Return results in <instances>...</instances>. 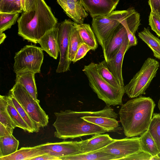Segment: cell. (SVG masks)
I'll use <instances>...</instances> for the list:
<instances>
[{"instance_id": "9c48e42d", "label": "cell", "mask_w": 160, "mask_h": 160, "mask_svg": "<svg viewBox=\"0 0 160 160\" xmlns=\"http://www.w3.org/2000/svg\"><path fill=\"white\" fill-rule=\"evenodd\" d=\"M139 137L114 139L110 144L97 151L110 154L115 160H123L127 157L140 151Z\"/></svg>"}, {"instance_id": "8d00e7d4", "label": "cell", "mask_w": 160, "mask_h": 160, "mask_svg": "<svg viewBox=\"0 0 160 160\" xmlns=\"http://www.w3.org/2000/svg\"><path fill=\"white\" fill-rule=\"evenodd\" d=\"M15 0H2L0 1V12H14Z\"/></svg>"}, {"instance_id": "5bb4252c", "label": "cell", "mask_w": 160, "mask_h": 160, "mask_svg": "<svg viewBox=\"0 0 160 160\" xmlns=\"http://www.w3.org/2000/svg\"><path fill=\"white\" fill-rule=\"evenodd\" d=\"M66 14L77 24L83 23L88 14L80 0H57Z\"/></svg>"}, {"instance_id": "5b68a950", "label": "cell", "mask_w": 160, "mask_h": 160, "mask_svg": "<svg viewBox=\"0 0 160 160\" xmlns=\"http://www.w3.org/2000/svg\"><path fill=\"white\" fill-rule=\"evenodd\" d=\"M159 66V62L156 59L148 58L140 70L124 86L125 92L128 96L134 98L145 94L146 90L156 76Z\"/></svg>"}, {"instance_id": "7a4b0ae2", "label": "cell", "mask_w": 160, "mask_h": 160, "mask_svg": "<svg viewBox=\"0 0 160 160\" xmlns=\"http://www.w3.org/2000/svg\"><path fill=\"white\" fill-rule=\"evenodd\" d=\"M155 104L149 97L139 96L121 105L119 112L124 133L128 138L141 135L149 127Z\"/></svg>"}, {"instance_id": "d4e9b609", "label": "cell", "mask_w": 160, "mask_h": 160, "mask_svg": "<svg viewBox=\"0 0 160 160\" xmlns=\"http://www.w3.org/2000/svg\"><path fill=\"white\" fill-rule=\"evenodd\" d=\"M19 145V141L12 134L0 137V158L16 152Z\"/></svg>"}, {"instance_id": "f1b7e54d", "label": "cell", "mask_w": 160, "mask_h": 160, "mask_svg": "<svg viewBox=\"0 0 160 160\" xmlns=\"http://www.w3.org/2000/svg\"><path fill=\"white\" fill-rule=\"evenodd\" d=\"M98 71L102 78L113 87L117 88H123L108 69L106 61L99 62L96 64Z\"/></svg>"}, {"instance_id": "7bdbcfd3", "label": "cell", "mask_w": 160, "mask_h": 160, "mask_svg": "<svg viewBox=\"0 0 160 160\" xmlns=\"http://www.w3.org/2000/svg\"><path fill=\"white\" fill-rule=\"evenodd\" d=\"M158 108L160 111V98L159 99V100L158 103Z\"/></svg>"}, {"instance_id": "60d3db41", "label": "cell", "mask_w": 160, "mask_h": 160, "mask_svg": "<svg viewBox=\"0 0 160 160\" xmlns=\"http://www.w3.org/2000/svg\"><path fill=\"white\" fill-rule=\"evenodd\" d=\"M36 0H24V8L23 12L29 10L33 8Z\"/></svg>"}, {"instance_id": "1f68e13d", "label": "cell", "mask_w": 160, "mask_h": 160, "mask_svg": "<svg viewBox=\"0 0 160 160\" xmlns=\"http://www.w3.org/2000/svg\"><path fill=\"white\" fill-rule=\"evenodd\" d=\"M19 13L17 12H0V33L10 28L15 23Z\"/></svg>"}, {"instance_id": "ee69618b", "label": "cell", "mask_w": 160, "mask_h": 160, "mask_svg": "<svg viewBox=\"0 0 160 160\" xmlns=\"http://www.w3.org/2000/svg\"><path fill=\"white\" fill-rule=\"evenodd\" d=\"M158 157L160 158V152L159 153L158 155Z\"/></svg>"}, {"instance_id": "2e32d148", "label": "cell", "mask_w": 160, "mask_h": 160, "mask_svg": "<svg viewBox=\"0 0 160 160\" xmlns=\"http://www.w3.org/2000/svg\"><path fill=\"white\" fill-rule=\"evenodd\" d=\"M114 139L108 134L94 135L91 138L78 141L82 153L100 149L111 143Z\"/></svg>"}, {"instance_id": "cb8c5ba5", "label": "cell", "mask_w": 160, "mask_h": 160, "mask_svg": "<svg viewBox=\"0 0 160 160\" xmlns=\"http://www.w3.org/2000/svg\"><path fill=\"white\" fill-rule=\"evenodd\" d=\"M138 36L152 50L153 56L160 59V39L151 33L148 28H145L138 32Z\"/></svg>"}, {"instance_id": "74e56055", "label": "cell", "mask_w": 160, "mask_h": 160, "mask_svg": "<svg viewBox=\"0 0 160 160\" xmlns=\"http://www.w3.org/2000/svg\"><path fill=\"white\" fill-rule=\"evenodd\" d=\"M148 4L151 12L156 13L160 17V0H149Z\"/></svg>"}, {"instance_id": "30bf717a", "label": "cell", "mask_w": 160, "mask_h": 160, "mask_svg": "<svg viewBox=\"0 0 160 160\" xmlns=\"http://www.w3.org/2000/svg\"><path fill=\"white\" fill-rule=\"evenodd\" d=\"M70 20L65 19L58 26V43L60 58L57 73L63 72L69 70L71 63L68 58L69 42L73 23Z\"/></svg>"}, {"instance_id": "3957f363", "label": "cell", "mask_w": 160, "mask_h": 160, "mask_svg": "<svg viewBox=\"0 0 160 160\" xmlns=\"http://www.w3.org/2000/svg\"><path fill=\"white\" fill-rule=\"evenodd\" d=\"M17 22L18 35L36 44L47 32L56 27L57 19L44 0H36L33 8L23 12Z\"/></svg>"}, {"instance_id": "83f0119b", "label": "cell", "mask_w": 160, "mask_h": 160, "mask_svg": "<svg viewBox=\"0 0 160 160\" xmlns=\"http://www.w3.org/2000/svg\"><path fill=\"white\" fill-rule=\"evenodd\" d=\"M84 42L74 22L72 28L68 48V58L70 62H73L78 48Z\"/></svg>"}, {"instance_id": "4dcf8cb0", "label": "cell", "mask_w": 160, "mask_h": 160, "mask_svg": "<svg viewBox=\"0 0 160 160\" xmlns=\"http://www.w3.org/2000/svg\"><path fill=\"white\" fill-rule=\"evenodd\" d=\"M8 95L10 97L14 107L19 114L31 130L33 132H38L40 128V127L32 119L16 99L12 95L9 94Z\"/></svg>"}, {"instance_id": "d6986e66", "label": "cell", "mask_w": 160, "mask_h": 160, "mask_svg": "<svg viewBox=\"0 0 160 160\" xmlns=\"http://www.w3.org/2000/svg\"><path fill=\"white\" fill-rule=\"evenodd\" d=\"M46 153L39 149L38 145L33 147H22L16 152L6 156L0 158V160H32Z\"/></svg>"}, {"instance_id": "ba28073f", "label": "cell", "mask_w": 160, "mask_h": 160, "mask_svg": "<svg viewBox=\"0 0 160 160\" xmlns=\"http://www.w3.org/2000/svg\"><path fill=\"white\" fill-rule=\"evenodd\" d=\"M43 57L41 48L32 44L27 45L15 53L14 72L16 74L25 72L39 73Z\"/></svg>"}, {"instance_id": "e575fe53", "label": "cell", "mask_w": 160, "mask_h": 160, "mask_svg": "<svg viewBox=\"0 0 160 160\" xmlns=\"http://www.w3.org/2000/svg\"><path fill=\"white\" fill-rule=\"evenodd\" d=\"M152 157L149 154L140 150L127 157L123 160H152Z\"/></svg>"}, {"instance_id": "8fae6325", "label": "cell", "mask_w": 160, "mask_h": 160, "mask_svg": "<svg viewBox=\"0 0 160 160\" xmlns=\"http://www.w3.org/2000/svg\"><path fill=\"white\" fill-rule=\"evenodd\" d=\"M38 146L46 153L59 158L82 153L78 141L48 142Z\"/></svg>"}, {"instance_id": "44dd1931", "label": "cell", "mask_w": 160, "mask_h": 160, "mask_svg": "<svg viewBox=\"0 0 160 160\" xmlns=\"http://www.w3.org/2000/svg\"><path fill=\"white\" fill-rule=\"evenodd\" d=\"M82 118L88 122L103 128L108 132H115L119 130L118 122L114 118L100 116H87Z\"/></svg>"}, {"instance_id": "836d02e7", "label": "cell", "mask_w": 160, "mask_h": 160, "mask_svg": "<svg viewBox=\"0 0 160 160\" xmlns=\"http://www.w3.org/2000/svg\"><path fill=\"white\" fill-rule=\"evenodd\" d=\"M0 123L5 126L13 129L17 127L8 112L7 109L4 111L0 110Z\"/></svg>"}, {"instance_id": "4fadbf2b", "label": "cell", "mask_w": 160, "mask_h": 160, "mask_svg": "<svg viewBox=\"0 0 160 160\" xmlns=\"http://www.w3.org/2000/svg\"><path fill=\"white\" fill-rule=\"evenodd\" d=\"M85 10L92 18L108 15L116 8L120 0H80Z\"/></svg>"}, {"instance_id": "d590c367", "label": "cell", "mask_w": 160, "mask_h": 160, "mask_svg": "<svg viewBox=\"0 0 160 160\" xmlns=\"http://www.w3.org/2000/svg\"><path fill=\"white\" fill-rule=\"evenodd\" d=\"M92 50L91 48L85 43H82L78 48L73 62L75 63L84 58L87 52Z\"/></svg>"}, {"instance_id": "ffe728a7", "label": "cell", "mask_w": 160, "mask_h": 160, "mask_svg": "<svg viewBox=\"0 0 160 160\" xmlns=\"http://www.w3.org/2000/svg\"><path fill=\"white\" fill-rule=\"evenodd\" d=\"M35 74L31 72H25L16 73V83L22 85L36 101L37 99L38 92L34 77Z\"/></svg>"}, {"instance_id": "52a82bcc", "label": "cell", "mask_w": 160, "mask_h": 160, "mask_svg": "<svg viewBox=\"0 0 160 160\" xmlns=\"http://www.w3.org/2000/svg\"><path fill=\"white\" fill-rule=\"evenodd\" d=\"M8 94L16 99L40 127L43 128L48 125V116L40 106L39 100H35L22 85L15 83Z\"/></svg>"}, {"instance_id": "7c38bea8", "label": "cell", "mask_w": 160, "mask_h": 160, "mask_svg": "<svg viewBox=\"0 0 160 160\" xmlns=\"http://www.w3.org/2000/svg\"><path fill=\"white\" fill-rule=\"evenodd\" d=\"M128 38L126 30L120 23L102 48L106 62L109 61L117 53Z\"/></svg>"}, {"instance_id": "b9f144b4", "label": "cell", "mask_w": 160, "mask_h": 160, "mask_svg": "<svg viewBox=\"0 0 160 160\" xmlns=\"http://www.w3.org/2000/svg\"><path fill=\"white\" fill-rule=\"evenodd\" d=\"M6 37V35L3 32L0 33V44H1L4 41Z\"/></svg>"}, {"instance_id": "f35d334b", "label": "cell", "mask_w": 160, "mask_h": 160, "mask_svg": "<svg viewBox=\"0 0 160 160\" xmlns=\"http://www.w3.org/2000/svg\"><path fill=\"white\" fill-rule=\"evenodd\" d=\"M13 129L5 126L0 123V137L12 135Z\"/></svg>"}, {"instance_id": "6da1fadb", "label": "cell", "mask_w": 160, "mask_h": 160, "mask_svg": "<svg viewBox=\"0 0 160 160\" xmlns=\"http://www.w3.org/2000/svg\"><path fill=\"white\" fill-rule=\"evenodd\" d=\"M56 119L52 124L56 131L55 137L66 140L82 136L103 134L108 132L105 129L88 122L84 116H103L117 118L118 114L110 106L106 105L102 109L96 111L78 112L71 110L54 113Z\"/></svg>"}, {"instance_id": "4316f807", "label": "cell", "mask_w": 160, "mask_h": 160, "mask_svg": "<svg viewBox=\"0 0 160 160\" xmlns=\"http://www.w3.org/2000/svg\"><path fill=\"white\" fill-rule=\"evenodd\" d=\"M7 111L16 127L29 132H33L14 107L9 95L7 96Z\"/></svg>"}, {"instance_id": "f546056e", "label": "cell", "mask_w": 160, "mask_h": 160, "mask_svg": "<svg viewBox=\"0 0 160 160\" xmlns=\"http://www.w3.org/2000/svg\"><path fill=\"white\" fill-rule=\"evenodd\" d=\"M160 152V113H155L153 116L148 129Z\"/></svg>"}, {"instance_id": "e0dca14e", "label": "cell", "mask_w": 160, "mask_h": 160, "mask_svg": "<svg viewBox=\"0 0 160 160\" xmlns=\"http://www.w3.org/2000/svg\"><path fill=\"white\" fill-rule=\"evenodd\" d=\"M58 27H55L47 32L41 38L38 43L43 51L57 59L59 52L58 43Z\"/></svg>"}, {"instance_id": "ac0fdd59", "label": "cell", "mask_w": 160, "mask_h": 160, "mask_svg": "<svg viewBox=\"0 0 160 160\" xmlns=\"http://www.w3.org/2000/svg\"><path fill=\"white\" fill-rule=\"evenodd\" d=\"M125 28L128 34V48L136 46L138 43L137 38L135 33L140 25V15L134 9L132 12L125 18L120 21Z\"/></svg>"}, {"instance_id": "9a60e30c", "label": "cell", "mask_w": 160, "mask_h": 160, "mask_svg": "<svg viewBox=\"0 0 160 160\" xmlns=\"http://www.w3.org/2000/svg\"><path fill=\"white\" fill-rule=\"evenodd\" d=\"M128 38L117 53L109 61L106 62L108 69L122 87H124V85L122 75V64L124 55L128 50Z\"/></svg>"}, {"instance_id": "8992f818", "label": "cell", "mask_w": 160, "mask_h": 160, "mask_svg": "<svg viewBox=\"0 0 160 160\" xmlns=\"http://www.w3.org/2000/svg\"><path fill=\"white\" fill-rule=\"evenodd\" d=\"M134 9L113 11L108 15L92 18V28L99 44L102 48L120 24V21L128 16Z\"/></svg>"}, {"instance_id": "484cf974", "label": "cell", "mask_w": 160, "mask_h": 160, "mask_svg": "<svg viewBox=\"0 0 160 160\" xmlns=\"http://www.w3.org/2000/svg\"><path fill=\"white\" fill-rule=\"evenodd\" d=\"M139 142L141 151L149 154L152 157L159 153L157 146L148 130L140 135Z\"/></svg>"}, {"instance_id": "7402d4cb", "label": "cell", "mask_w": 160, "mask_h": 160, "mask_svg": "<svg viewBox=\"0 0 160 160\" xmlns=\"http://www.w3.org/2000/svg\"><path fill=\"white\" fill-rule=\"evenodd\" d=\"M59 158L60 160H115V158L113 156L103 152L97 151L63 156Z\"/></svg>"}, {"instance_id": "ab89813d", "label": "cell", "mask_w": 160, "mask_h": 160, "mask_svg": "<svg viewBox=\"0 0 160 160\" xmlns=\"http://www.w3.org/2000/svg\"><path fill=\"white\" fill-rule=\"evenodd\" d=\"M32 160H60L59 158L52 156L46 153L32 158Z\"/></svg>"}, {"instance_id": "603a6c76", "label": "cell", "mask_w": 160, "mask_h": 160, "mask_svg": "<svg viewBox=\"0 0 160 160\" xmlns=\"http://www.w3.org/2000/svg\"><path fill=\"white\" fill-rule=\"evenodd\" d=\"M74 24L83 42L90 46L92 50H96L98 47L97 39L90 25L84 23L77 24L75 22Z\"/></svg>"}, {"instance_id": "277c9868", "label": "cell", "mask_w": 160, "mask_h": 160, "mask_svg": "<svg viewBox=\"0 0 160 160\" xmlns=\"http://www.w3.org/2000/svg\"><path fill=\"white\" fill-rule=\"evenodd\" d=\"M96 64L92 62L85 65L82 69L88 78L90 87L106 105H122V97L125 93L124 87L117 88L105 81L99 74Z\"/></svg>"}, {"instance_id": "d6a6232c", "label": "cell", "mask_w": 160, "mask_h": 160, "mask_svg": "<svg viewBox=\"0 0 160 160\" xmlns=\"http://www.w3.org/2000/svg\"><path fill=\"white\" fill-rule=\"evenodd\" d=\"M149 24L152 29L160 37V17L151 12L149 17Z\"/></svg>"}, {"instance_id": "f6af8a7d", "label": "cell", "mask_w": 160, "mask_h": 160, "mask_svg": "<svg viewBox=\"0 0 160 160\" xmlns=\"http://www.w3.org/2000/svg\"><path fill=\"white\" fill-rule=\"evenodd\" d=\"M2 1V0H0V1Z\"/></svg>"}]
</instances>
